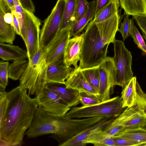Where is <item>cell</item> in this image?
Wrapping results in <instances>:
<instances>
[{"mask_svg":"<svg viewBox=\"0 0 146 146\" xmlns=\"http://www.w3.org/2000/svg\"><path fill=\"white\" fill-rule=\"evenodd\" d=\"M38 106L47 112L58 116H65L71 108L58 96L46 86L35 97Z\"/></svg>","mask_w":146,"mask_h":146,"instance_id":"obj_10","label":"cell"},{"mask_svg":"<svg viewBox=\"0 0 146 146\" xmlns=\"http://www.w3.org/2000/svg\"><path fill=\"white\" fill-rule=\"evenodd\" d=\"M136 88V105L146 116V94L142 90L137 80Z\"/></svg>","mask_w":146,"mask_h":146,"instance_id":"obj_32","label":"cell"},{"mask_svg":"<svg viewBox=\"0 0 146 146\" xmlns=\"http://www.w3.org/2000/svg\"><path fill=\"white\" fill-rule=\"evenodd\" d=\"M143 36L146 41V33L142 31Z\"/></svg>","mask_w":146,"mask_h":146,"instance_id":"obj_43","label":"cell"},{"mask_svg":"<svg viewBox=\"0 0 146 146\" xmlns=\"http://www.w3.org/2000/svg\"><path fill=\"white\" fill-rule=\"evenodd\" d=\"M27 90L19 86L7 92L8 104L3 121L0 125V139L7 146H20L30 127L38 106Z\"/></svg>","mask_w":146,"mask_h":146,"instance_id":"obj_1","label":"cell"},{"mask_svg":"<svg viewBox=\"0 0 146 146\" xmlns=\"http://www.w3.org/2000/svg\"><path fill=\"white\" fill-rule=\"evenodd\" d=\"M26 59L14 61L9 66V78L13 80H19L25 72L29 64Z\"/></svg>","mask_w":146,"mask_h":146,"instance_id":"obj_26","label":"cell"},{"mask_svg":"<svg viewBox=\"0 0 146 146\" xmlns=\"http://www.w3.org/2000/svg\"><path fill=\"white\" fill-rule=\"evenodd\" d=\"M98 67L81 70L88 82L100 96V77Z\"/></svg>","mask_w":146,"mask_h":146,"instance_id":"obj_28","label":"cell"},{"mask_svg":"<svg viewBox=\"0 0 146 146\" xmlns=\"http://www.w3.org/2000/svg\"><path fill=\"white\" fill-rule=\"evenodd\" d=\"M115 119L123 126L124 130L141 128L146 122V116L136 104L127 108Z\"/></svg>","mask_w":146,"mask_h":146,"instance_id":"obj_12","label":"cell"},{"mask_svg":"<svg viewBox=\"0 0 146 146\" xmlns=\"http://www.w3.org/2000/svg\"><path fill=\"white\" fill-rule=\"evenodd\" d=\"M115 146H137L135 142L128 139L115 136L112 137Z\"/></svg>","mask_w":146,"mask_h":146,"instance_id":"obj_37","label":"cell"},{"mask_svg":"<svg viewBox=\"0 0 146 146\" xmlns=\"http://www.w3.org/2000/svg\"><path fill=\"white\" fill-rule=\"evenodd\" d=\"M119 0H111L96 16L93 21L96 23L103 21L119 12Z\"/></svg>","mask_w":146,"mask_h":146,"instance_id":"obj_25","label":"cell"},{"mask_svg":"<svg viewBox=\"0 0 146 146\" xmlns=\"http://www.w3.org/2000/svg\"><path fill=\"white\" fill-rule=\"evenodd\" d=\"M65 0L66 1V0Z\"/></svg>","mask_w":146,"mask_h":146,"instance_id":"obj_45","label":"cell"},{"mask_svg":"<svg viewBox=\"0 0 146 146\" xmlns=\"http://www.w3.org/2000/svg\"><path fill=\"white\" fill-rule=\"evenodd\" d=\"M16 34L14 26L5 23L0 17V43L12 44Z\"/></svg>","mask_w":146,"mask_h":146,"instance_id":"obj_27","label":"cell"},{"mask_svg":"<svg viewBox=\"0 0 146 146\" xmlns=\"http://www.w3.org/2000/svg\"><path fill=\"white\" fill-rule=\"evenodd\" d=\"M132 16L141 31L146 33V14L136 15Z\"/></svg>","mask_w":146,"mask_h":146,"instance_id":"obj_38","label":"cell"},{"mask_svg":"<svg viewBox=\"0 0 146 146\" xmlns=\"http://www.w3.org/2000/svg\"><path fill=\"white\" fill-rule=\"evenodd\" d=\"M136 77H133L123 88L121 97L123 108H129L136 104Z\"/></svg>","mask_w":146,"mask_h":146,"instance_id":"obj_21","label":"cell"},{"mask_svg":"<svg viewBox=\"0 0 146 146\" xmlns=\"http://www.w3.org/2000/svg\"><path fill=\"white\" fill-rule=\"evenodd\" d=\"M125 108L121 97L117 96L92 106L72 107L65 116L68 118H114L119 115Z\"/></svg>","mask_w":146,"mask_h":146,"instance_id":"obj_3","label":"cell"},{"mask_svg":"<svg viewBox=\"0 0 146 146\" xmlns=\"http://www.w3.org/2000/svg\"><path fill=\"white\" fill-rule=\"evenodd\" d=\"M70 29V28H68L59 30L45 47L46 58L47 65L63 55L66 46L71 38Z\"/></svg>","mask_w":146,"mask_h":146,"instance_id":"obj_11","label":"cell"},{"mask_svg":"<svg viewBox=\"0 0 146 146\" xmlns=\"http://www.w3.org/2000/svg\"><path fill=\"white\" fill-rule=\"evenodd\" d=\"M62 117L51 114L38 106L31 125L25 135L29 138H33L52 134L50 137L55 139L60 132Z\"/></svg>","mask_w":146,"mask_h":146,"instance_id":"obj_4","label":"cell"},{"mask_svg":"<svg viewBox=\"0 0 146 146\" xmlns=\"http://www.w3.org/2000/svg\"><path fill=\"white\" fill-rule=\"evenodd\" d=\"M66 3L58 0L50 14L44 20L40 31V47H46L59 31Z\"/></svg>","mask_w":146,"mask_h":146,"instance_id":"obj_7","label":"cell"},{"mask_svg":"<svg viewBox=\"0 0 146 146\" xmlns=\"http://www.w3.org/2000/svg\"><path fill=\"white\" fill-rule=\"evenodd\" d=\"M113 118L105 117L96 123L84 129L63 143L59 146H84V141L94 132L104 129L114 119Z\"/></svg>","mask_w":146,"mask_h":146,"instance_id":"obj_14","label":"cell"},{"mask_svg":"<svg viewBox=\"0 0 146 146\" xmlns=\"http://www.w3.org/2000/svg\"><path fill=\"white\" fill-rule=\"evenodd\" d=\"M131 36L138 48L142 50L143 55L146 56V44L143 37L134 24L132 27Z\"/></svg>","mask_w":146,"mask_h":146,"instance_id":"obj_34","label":"cell"},{"mask_svg":"<svg viewBox=\"0 0 146 146\" xmlns=\"http://www.w3.org/2000/svg\"><path fill=\"white\" fill-rule=\"evenodd\" d=\"M64 84L66 88L76 90L79 92H87L100 97L78 67L72 69Z\"/></svg>","mask_w":146,"mask_h":146,"instance_id":"obj_16","label":"cell"},{"mask_svg":"<svg viewBox=\"0 0 146 146\" xmlns=\"http://www.w3.org/2000/svg\"><path fill=\"white\" fill-rule=\"evenodd\" d=\"M79 92L80 102L82 106H90L101 102L99 96L84 92Z\"/></svg>","mask_w":146,"mask_h":146,"instance_id":"obj_30","label":"cell"},{"mask_svg":"<svg viewBox=\"0 0 146 146\" xmlns=\"http://www.w3.org/2000/svg\"><path fill=\"white\" fill-rule=\"evenodd\" d=\"M11 11L14 16V27L16 31V33L21 36V32L20 24L17 13L15 9Z\"/></svg>","mask_w":146,"mask_h":146,"instance_id":"obj_40","label":"cell"},{"mask_svg":"<svg viewBox=\"0 0 146 146\" xmlns=\"http://www.w3.org/2000/svg\"><path fill=\"white\" fill-rule=\"evenodd\" d=\"M15 9L19 22L21 36L25 44H26V36L25 13L20 0H13Z\"/></svg>","mask_w":146,"mask_h":146,"instance_id":"obj_29","label":"cell"},{"mask_svg":"<svg viewBox=\"0 0 146 146\" xmlns=\"http://www.w3.org/2000/svg\"><path fill=\"white\" fill-rule=\"evenodd\" d=\"M20 1L24 8L33 13L35 12V6L31 0H20Z\"/></svg>","mask_w":146,"mask_h":146,"instance_id":"obj_41","label":"cell"},{"mask_svg":"<svg viewBox=\"0 0 146 146\" xmlns=\"http://www.w3.org/2000/svg\"><path fill=\"white\" fill-rule=\"evenodd\" d=\"M141 128L146 130V122L142 127Z\"/></svg>","mask_w":146,"mask_h":146,"instance_id":"obj_44","label":"cell"},{"mask_svg":"<svg viewBox=\"0 0 146 146\" xmlns=\"http://www.w3.org/2000/svg\"><path fill=\"white\" fill-rule=\"evenodd\" d=\"M10 8L11 11L15 10L13 0H2Z\"/></svg>","mask_w":146,"mask_h":146,"instance_id":"obj_42","label":"cell"},{"mask_svg":"<svg viewBox=\"0 0 146 146\" xmlns=\"http://www.w3.org/2000/svg\"><path fill=\"white\" fill-rule=\"evenodd\" d=\"M46 86L70 107L76 106L80 103L79 92L76 90L66 88L64 84L47 83Z\"/></svg>","mask_w":146,"mask_h":146,"instance_id":"obj_17","label":"cell"},{"mask_svg":"<svg viewBox=\"0 0 146 146\" xmlns=\"http://www.w3.org/2000/svg\"><path fill=\"white\" fill-rule=\"evenodd\" d=\"M113 44L115 64L116 68V85L123 88L133 77L132 56L123 41L116 40Z\"/></svg>","mask_w":146,"mask_h":146,"instance_id":"obj_6","label":"cell"},{"mask_svg":"<svg viewBox=\"0 0 146 146\" xmlns=\"http://www.w3.org/2000/svg\"><path fill=\"white\" fill-rule=\"evenodd\" d=\"M111 0H96L95 16H96L104 7L107 5Z\"/></svg>","mask_w":146,"mask_h":146,"instance_id":"obj_39","label":"cell"},{"mask_svg":"<svg viewBox=\"0 0 146 146\" xmlns=\"http://www.w3.org/2000/svg\"><path fill=\"white\" fill-rule=\"evenodd\" d=\"M27 42L25 44L28 60H30L40 48V20L33 13L24 8Z\"/></svg>","mask_w":146,"mask_h":146,"instance_id":"obj_9","label":"cell"},{"mask_svg":"<svg viewBox=\"0 0 146 146\" xmlns=\"http://www.w3.org/2000/svg\"><path fill=\"white\" fill-rule=\"evenodd\" d=\"M5 89V88L0 86V125L4 119L8 104L7 92Z\"/></svg>","mask_w":146,"mask_h":146,"instance_id":"obj_33","label":"cell"},{"mask_svg":"<svg viewBox=\"0 0 146 146\" xmlns=\"http://www.w3.org/2000/svg\"><path fill=\"white\" fill-rule=\"evenodd\" d=\"M88 3L86 0H78L76 6L75 22L80 20L84 14L87 10Z\"/></svg>","mask_w":146,"mask_h":146,"instance_id":"obj_36","label":"cell"},{"mask_svg":"<svg viewBox=\"0 0 146 146\" xmlns=\"http://www.w3.org/2000/svg\"><path fill=\"white\" fill-rule=\"evenodd\" d=\"M72 68L67 66L64 61L63 55L47 65L46 76L47 83L65 84Z\"/></svg>","mask_w":146,"mask_h":146,"instance_id":"obj_13","label":"cell"},{"mask_svg":"<svg viewBox=\"0 0 146 146\" xmlns=\"http://www.w3.org/2000/svg\"><path fill=\"white\" fill-rule=\"evenodd\" d=\"M84 143L86 145L92 144L95 146H115L112 137L108 136L103 129L93 133L84 141Z\"/></svg>","mask_w":146,"mask_h":146,"instance_id":"obj_23","label":"cell"},{"mask_svg":"<svg viewBox=\"0 0 146 146\" xmlns=\"http://www.w3.org/2000/svg\"><path fill=\"white\" fill-rule=\"evenodd\" d=\"M120 18L118 13L102 22L96 23L93 19L88 23L83 33L80 69L98 66L107 57L109 44L115 40Z\"/></svg>","mask_w":146,"mask_h":146,"instance_id":"obj_2","label":"cell"},{"mask_svg":"<svg viewBox=\"0 0 146 146\" xmlns=\"http://www.w3.org/2000/svg\"><path fill=\"white\" fill-rule=\"evenodd\" d=\"M129 15H125L123 22L121 24L118 31L121 34L123 41H124L130 35L134 22L129 17Z\"/></svg>","mask_w":146,"mask_h":146,"instance_id":"obj_31","label":"cell"},{"mask_svg":"<svg viewBox=\"0 0 146 146\" xmlns=\"http://www.w3.org/2000/svg\"><path fill=\"white\" fill-rule=\"evenodd\" d=\"M78 0H66L60 30L70 28L76 21V15Z\"/></svg>","mask_w":146,"mask_h":146,"instance_id":"obj_22","label":"cell"},{"mask_svg":"<svg viewBox=\"0 0 146 146\" xmlns=\"http://www.w3.org/2000/svg\"><path fill=\"white\" fill-rule=\"evenodd\" d=\"M83 39V33L73 37L67 42L63 54L64 61L68 66L78 68Z\"/></svg>","mask_w":146,"mask_h":146,"instance_id":"obj_15","label":"cell"},{"mask_svg":"<svg viewBox=\"0 0 146 146\" xmlns=\"http://www.w3.org/2000/svg\"><path fill=\"white\" fill-rule=\"evenodd\" d=\"M115 136L133 141L137 146H146V130L141 128L125 129Z\"/></svg>","mask_w":146,"mask_h":146,"instance_id":"obj_24","label":"cell"},{"mask_svg":"<svg viewBox=\"0 0 146 146\" xmlns=\"http://www.w3.org/2000/svg\"><path fill=\"white\" fill-rule=\"evenodd\" d=\"M9 65L8 62H0V86L5 88L8 84Z\"/></svg>","mask_w":146,"mask_h":146,"instance_id":"obj_35","label":"cell"},{"mask_svg":"<svg viewBox=\"0 0 146 146\" xmlns=\"http://www.w3.org/2000/svg\"><path fill=\"white\" fill-rule=\"evenodd\" d=\"M100 85L99 94L101 102L110 98L111 90L116 85V68L113 58L107 56L98 67Z\"/></svg>","mask_w":146,"mask_h":146,"instance_id":"obj_8","label":"cell"},{"mask_svg":"<svg viewBox=\"0 0 146 146\" xmlns=\"http://www.w3.org/2000/svg\"><path fill=\"white\" fill-rule=\"evenodd\" d=\"M28 65L19 79V85L28 91L30 96L36 94V87L41 73L47 66L46 58L45 47H40L33 57L29 60Z\"/></svg>","mask_w":146,"mask_h":146,"instance_id":"obj_5","label":"cell"},{"mask_svg":"<svg viewBox=\"0 0 146 146\" xmlns=\"http://www.w3.org/2000/svg\"><path fill=\"white\" fill-rule=\"evenodd\" d=\"M0 57L3 60L15 61L28 58L27 51L11 44L0 43Z\"/></svg>","mask_w":146,"mask_h":146,"instance_id":"obj_18","label":"cell"},{"mask_svg":"<svg viewBox=\"0 0 146 146\" xmlns=\"http://www.w3.org/2000/svg\"><path fill=\"white\" fill-rule=\"evenodd\" d=\"M124 15L146 14V0H119Z\"/></svg>","mask_w":146,"mask_h":146,"instance_id":"obj_20","label":"cell"},{"mask_svg":"<svg viewBox=\"0 0 146 146\" xmlns=\"http://www.w3.org/2000/svg\"><path fill=\"white\" fill-rule=\"evenodd\" d=\"M96 5V0L89 2L87 10L84 14L72 26L70 31L71 38L80 35L89 23L93 19L95 15Z\"/></svg>","mask_w":146,"mask_h":146,"instance_id":"obj_19","label":"cell"}]
</instances>
